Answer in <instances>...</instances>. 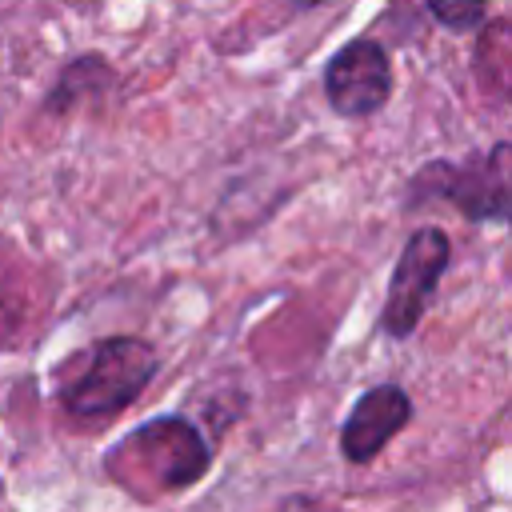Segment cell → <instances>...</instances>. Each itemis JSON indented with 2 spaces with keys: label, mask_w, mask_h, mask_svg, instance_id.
Returning a JSON list of instances; mask_svg holds the SVG:
<instances>
[{
  "label": "cell",
  "mask_w": 512,
  "mask_h": 512,
  "mask_svg": "<svg viewBox=\"0 0 512 512\" xmlns=\"http://www.w3.org/2000/svg\"><path fill=\"white\" fill-rule=\"evenodd\" d=\"M108 476L140 500L192 488L208 472V440L184 416H156L108 452Z\"/></svg>",
  "instance_id": "cell-1"
},
{
  "label": "cell",
  "mask_w": 512,
  "mask_h": 512,
  "mask_svg": "<svg viewBox=\"0 0 512 512\" xmlns=\"http://www.w3.org/2000/svg\"><path fill=\"white\" fill-rule=\"evenodd\" d=\"M156 372L152 344L136 336H108L72 356L60 372L56 396L80 420H100L128 408Z\"/></svg>",
  "instance_id": "cell-2"
},
{
  "label": "cell",
  "mask_w": 512,
  "mask_h": 512,
  "mask_svg": "<svg viewBox=\"0 0 512 512\" xmlns=\"http://www.w3.org/2000/svg\"><path fill=\"white\" fill-rule=\"evenodd\" d=\"M412 192L448 200L468 220L512 224V144H492L484 156H476L468 164L432 160L412 180Z\"/></svg>",
  "instance_id": "cell-3"
},
{
  "label": "cell",
  "mask_w": 512,
  "mask_h": 512,
  "mask_svg": "<svg viewBox=\"0 0 512 512\" xmlns=\"http://www.w3.org/2000/svg\"><path fill=\"white\" fill-rule=\"evenodd\" d=\"M448 252L452 248L440 228H420L408 236L400 260H396L392 284H388L384 316H380V328L388 336H412V328L420 324V316L448 268Z\"/></svg>",
  "instance_id": "cell-4"
},
{
  "label": "cell",
  "mask_w": 512,
  "mask_h": 512,
  "mask_svg": "<svg viewBox=\"0 0 512 512\" xmlns=\"http://www.w3.org/2000/svg\"><path fill=\"white\" fill-rule=\"evenodd\" d=\"M392 92V64L368 36L348 40L324 68V96L340 116H368Z\"/></svg>",
  "instance_id": "cell-5"
},
{
  "label": "cell",
  "mask_w": 512,
  "mask_h": 512,
  "mask_svg": "<svg viewBox=\"0 0 512 512\" xmlns=\"http://www.w3.org/2000/svg\"><path fill=\"white\" fill-rule=\"evenodd\" d=\"M408 416H412V400H408L404 388H396V384H376V388H368V392L356 400V408L348 412V420H344V432H340L344 456H348L352 464L372 460V456L408 424Z\"/></svg>",
  "instance_id": "cell-6"
},
{
  "label": "cell",
  "mask_w": 512,
  "mask_h": 512,
  "mask_svg": "<svg viewBox=\"0 0 512 512\" xmlns=\"http://www.w3.org/2000/svg\"><path fill=\"white\" fill-rule=\"evenodd\" d=\"M472 64L484 96L496 104H512V20H492L480 32Z\"/></svg>",
  "instance_id": "cell-7"
},
{
  "label": "cell",
  "mask_w": 512,
  "mask_h": 512,
  "mask_svg": "<svg viewBox=\"0 0 512 512\" xmlns=\"http://www.w3.org/2000/svg\"><path fill=\"white\" fill-rule=\"evenodd\" d=\"M424 8H428L444 28L464 32V28H476V24L484 20L488 0H424Z\"/></svg>",
  "instance_id": "cell-8"
},
{
  "label": "cell",
  "mask_w": 512,
  "mask_h": 512,
  "mask_svg": "<svg viewBox=\"0 0 512 512\" xmlns=\"http://www.w3.org/2000/svg\"><path fill=\"white\" fill-rule=\"evenodd\" d=\"M296 8H316V4H324V0H292Z\"/></svg>",
  "instance_id": "cell-9"
},
{
  "label": "cell",
  "mask_w": 512,
  "mask_h": 512,
  "mask_svg": "<svg viewBox=\"0 0 512 512\" xmlns=\"http://www.w3.org/2000/svg\"><path fill=\"white\" fill-rule=\"evenodd\" d=\"M296 512H304V508H296Z\"/></svg>",
  "instance_id": "cell-10"
}]
</instances>
